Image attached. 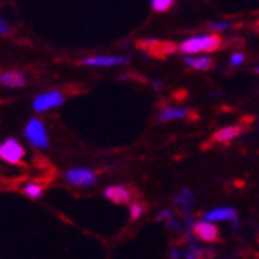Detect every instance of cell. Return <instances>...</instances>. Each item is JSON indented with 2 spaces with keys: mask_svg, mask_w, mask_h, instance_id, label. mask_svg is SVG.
I'll return each mask as SVG.
<instances>
[{
  "mask_svg": "<svg viewBox=\"0 0 259 259\" xmlns=\"http://www.w3.org/2000/svg\"><path fill=\"white\" fill-rule=\"evenodd\" d=\"M243 61H245V56L242 53H234L231 56V64L232 65H240V64H243Z\"/></svg>",
  "mask_w": 259,
  "mask_h": 259,
  "instance_id": "20",
  "label": "cell"
},
{
  "mask_svg": "<svg viewBox=\"0 0 259 259\" xmlns=\"http://www.w3.org/2000/svg\"><path fill=\"white\" fill-rule=\"evenodd\" d=\"M104 196L110 202H113V204L126 205V204H131L134 194H132V189L126 185H113V186L105 188Z\"/></svg>",
  "mask_w": 259,
  "mask_h": 259,
  "instance_id": "8",
  "label": "cell"
},
{
  "mask_svg": "<svg viewBox=\"0 0 259 259\" xmlns=\"http://www.w3.org/2000/svg\"><path fill=\"white\" fill-rule=\"evenodd\" d=\"M151 84L154 86V89H161V86H162V84H161V81H153Z\"/></svg>",
  "mask_w": 259,
  "mask_h": 259,
  "instance_id": "24",
  "label": "cell"
},
{
  "mask_svg": "<svg viewBox=\"0 0 259 259\" xmlns=\"http://www.w3.org/2000/svg\"><path fill=\"white\" fill-rule=\"evenodd\" d=\"M22 134H24L27 143L32 146V148L45 151V150H48L51 146L48 127L43 122V119H40L38 116H33L26 122Z\"/></svg>",
  "mask_w": 259,
  "mask_h": 259,
  "instance_id": "1",
  "label": "cell"
},
{
  "mask_svg": "<svg viewBox=\"0 0 259 259\" xmlns=\"http://www.w3.org/2000/svg\"><path fill=\"white\" fill-rule=\"evenodd\" d=\"M254 72H256V73H259V67H256V69H254Z\"/></svg>",
  "mask_w": 259,
  "mask_h": 259,
  "instance_id": "25",
  "label": "cell"
},
{
  "mask_svg": "<svg viewBox=\"0 0 259 259\" xmlns=\"http://www.w3.org/2000/svg\"><path fill=\"white\" fill-rule=\"evenodd\" d=\"M26 157V148L18 139L10 137L0 142V161L10 165H18Z\"/></svg>",
  "mask_w": 259,
  "mask_h": 259,
  "instance_id": "5",
  "label": "cell"
},
{
  "mask_svg": "<svg viewBox=\"0 0 259 259\" xmlns=\"http://www.w3.org/2000/svg\"><path fill=\"white\" fill-rule=\"evenodd\" d=\"M189 116V110L186 108H180V107H164L159 115H157V121L161 122H167V121H172V119H183Z\"/></svg>",
  "mask_w": 259,
  "mask_h": 259,
  "instance_id": "13",
  "label": "cell"
},
{
  "mask_svg": "<svg viewBox=\"0 0 259 259\" xmlns=\"http://www.w3.org/2000/svg\"><path fill=\"white\" fill-rule=\"evenodd\" d=\"M145 205L140 204V202H132L131 204V208H129V215H131V220L135 221V220H139L143 213H145Z\"/></svg>",
  "mask_w": 259,
  "mask_h": 259,
  "instance_id": "18",
  "label": "cell"
},
{
  "mask_svg": "<svg viewBox=\"0 0 259 259\" xmlns=\"http://www.w3.org/2000/svg\"><path fill=\"white\" fill-rule=\"evenodd\" d=\"M174 4H175V0H151V7L154 11H157V13L167 11Z\"/></svg>",
  "mask_w": 259,
  "mask_h": 259,
  "instance_id": "17",
  "label": "cell"
},
{
  "mask_svg": "<svg viewBox=\"0 0 259 259\" xmlns=\"http://www.w3.org/2000/svg\"><path fill=\"white\" fill-rule=\"evenodd\" d=\"M129 62L127 56H111V54H97L89 56L81 61V65L86 67H115V65H124Z\"/></svg>",
  "mask_w": 259,
  "mask_h": 259,
  "instance_id": "6",
  "label": "cell"
},
{
  "mask_svg": "<svg viewBox=\"0 0 259 259\" xmlns=\"http://www.w3.org/2000/svg\"><path fill=\"white\" fill-rule=\"evenodd\" d=\"M172 217H174V213L172 210H162L159 215L156 217L157 221H164V220H168V221H172Z\"/></svg>",
  "mask_w": 259,
  "mask_h": 259,
  "instance_id": "21",
  "label": "cell"
},
{
  "mask_svg": "<svg viewBox=\"0 0 259 259\" xmlns=\"http://www.w3.org/2000/svg\"><path fill=\"white\" fill-rule=\"evenodd\" d=\"M170 257H172V259H180V257H182V251H180L178 248H174V250L170 251Z\"/></svg>",
  "mask_w": 259,
  "mask_h": 259,
  "instance_id": "23",
  "label": "cell"
},
{
  "mask_svg": "<svg viewBox=\"0 0 259 259\" xmlns=\"http://www.w3.org/2000/svg\"><path fill=\"white\" fill-rule=\"evenodd\" d=\"M185 64L196 70H210L213 67V61L210 58H205V56H199V58H185Z\"/></svg>",
  "mask_w": 259,
  "mask_h": 259,
  "instance_id": "15",
  "label": "cell"
},
{
  "mask_svg": "<svg viewBox=\"0 0 259 259\" xmlns=\"http://www.w3.org/2000/svg\"><path fill=\"white\" fill-rule=\"evenodd\" d=\"M0 84L10 88V89H19L27 84V78L22 72L18 70H8V72H0Z\"/></svg>",
  "mask_w": 259,
  "mask_h": 259,
  "instance_id": "10",
  "label": "cell"
},
{
  "mask_svg": "<svg viewBox=\"0 0 259 259\" xmlns=\"http://www.w3.org/2000/svg\"><path fill=\"white\" fill-rule=\"evenodd\" d=\"M174 202H175V204H177L180 208H182L183 211L189 213L191 208H193L194 204H196V199H194L193 193H191L189 189H182V191H180V193L175 196Z\"/></svg>",
  "mask_w": 259,
  "mask_h": 259,
  "instance_id": "14",
  "label": "cell"
},
{
  "mask_svg": "<svg viewBox=\"0 0 259 259\" xmlns=\"http://www.w3.org/2000/svg\"><path fill=\"white\" fill-rule=\"evenodd\" d=\"M10 33H11V26L4 16H0V35H10Z\"/></svg>",
  "mask_w": 259,
  "mask_h": 259,
  "instance_id": "19",
  "label": "cell"
},
{
  "mask_svg": "<svg viewBox=\"0 0 259 259\" xmlns=\"http://www.w3.org/2000/svg\"><path fill=\"white\" fill-rule=\"evenodd\" d=\"M243 132V127L242 126H228V127H223V129H218L215 134H213L211 137V143H223L226 145L229 142H232L234 139H237L239 135H242Z\"/></svg>",
  "mask_w": 259,
  "mask_h": 259,
  "instance_id": "11",
  "label": "cell"
},
{
  "mask_svg": "<svg viewBox=\"0 0 259 259\" xmlns=\"http://www.w3.org/2000/svg\"><path fill=\"white\" fill-rule=\"evenodd\" d=\"M237 218V211L232 207H218L215 210H210L204 215L205 221H234Z\"/></svg>",
  "mask_w": 259,
  "mask_h": 259,
  "instance_id": "12",
  "label": "cell"
},
{
  "mask_svg": "<svg viewBox=\"0 0 259 259\" xmlns=\"http://www.w3.org/2000/svg\"><path fill=\"white\" fill-rule=\"evenodd\" d=\"M64 182L73 186V188H91L99 182V175L96 170L89 167H83V165H76V167H70L62 174Z\"/></svg>",
  "mask_w": 259,
  "mask_h": 259,
  "instance_id": "3",
  "label": "cell"
},
{
  "mask_svg": "<svg viewBox=\"0 0 259 259\" xmlns=\"http://www.w3.org/2000/svg\"><path fill=\"white\" fill-rule=\"evenodd\" d=\"M65 94L61 89H50V91H43L32 100V110L37 115L47 113V111L56 110L65 104Z\"/></svg>",
  "mask_w": 259,
  "mask_h": 259,
  "instance_id": "4",
  "label": "cell"
},
{
  "mask_svg": "<svg viewBox=\"0 0 259 259\" xmlns=\"http://www.w3.org/2000/svg\"><path fill=\"white\" fill-rule=\"evenodd\" d=\"M22 193H24L29 199L32 200H38L43 197V186L38 185V183H26L24 186H22Z\"/></svg>",
  "mask_w": 259,
  "mask_h": 259,
  "instance_id": "16",
  "label": "cell"
},
{
  "mask_svg": "<svg viewBox=\"0 0 259 259\" xmlns=\"http://www.w3.org/2000/svg\"><path fill=\"white\" fill-rule=\"evenodd\" d=\"M139 47L145 48L148 53H151L156 58H165L167 54H170L177 50L174 43H167V41H157V40H143L139 41Z\"/></svg>",
  "mask_w": 259,
  "mask_h": 259,
  "instance_id": "9",
  "label": "cell"
},
{
  "mask_svg": "<svg viewBox=\"0 0 259 259\" xmlns=\"http://www.w3.org/2000/svg\"><path fill=\"white\" fill-rule=\"evenodd\" d=\"M231 24L229 22H211V24H208V27L211 30H224V29H228Z\"/></svg>",
  "mask_w": 259,
  "mask_h": 259,
  "instance_id": "22",
  "label": "cell"
},
{
  "mask_svg": "<svg viewBox=\"0 0 259 259\" xmlns=\"http://www.w3.org/2000/svg\"><path fill=\"white\" fill-rule=\"evenodd\" d=\"M221 47V37L210 33V35H199L191 37L180 43L178 51L185 54H199V53H215Z\"/></svg>",
  "mask_w": 259,
  "mask_h": 259,
  "instance_id": "2",
  "label": "cell"
},
{
  "mask_svg": "<svg viewBox=\"0 0 259 259\" xmlns=\"http://www.w3.org/2000/svg\"><path fill=\"white\" fill-rule=\"evenodd\" d=\"M193 232L194 235L205 243H215L220 240V231L213 223L210 221H196L193 224Z\"/></svg>",
  "mask_w": 259,
  "mask_h": 259,
  "instance_id": "7",
  "label": "cell"
},
{
  "mask_svg": "<svg viewBox=\"0 0 259 259\" xmlns=\"http://www.w3.org/2000/svg\"><path fill=\"white\" fill-rule=\"evenodd\" d=\"M193 259H204V257H202V256H197V257H193Z\"/></svg>",
  "mask_w": 259,
  "mask_h": 259,
  "instance_id": "26",
  "label": "cell"
}]
</instances>
